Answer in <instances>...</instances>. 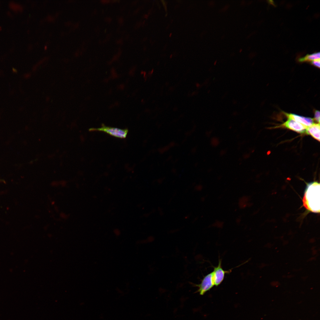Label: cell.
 <instances>
[{
  "label": "cell",
  "instance_id": "ffe728a7",
  "mask_svg": "<svg viewBox=\"0 0 320 320\" xmlns=\"http://www.w3.org/2000/svg\"><path fill=\"white\" fill-rule=\"evenodd\" d=\"M1 26H0V30H1Z\"/></svg>",
  "mask_w": 320,
  "mask_h": 320
},
{
  "label": "cell",
  "instance_id": "ba28073f",
  "mask_svg": "<svg viewBox=\"0 0 320 320\" xmlns=\"http://www.w3.org/2000/svg\"><path fill=\"white\" fill-rule=\"evenodd\" d=\"M320 52L314 53L311 55H308L303 57L299 59L300 62L313 61L320 60Z\"/></svg>",
  "mask_w": 320,
  "mask_h": 320
},
{
  "label": "cell",
  "instance_id": "ac0fdd59",
  "mask_svg": "<svg viewBox=\"0 0 320 320\" xmlns=\"http://www.w3.org/2000/svg\"><path fill=\"white\" fill-rule=\"evenodd\" d=\"M13 71H14V72H15V71H16V70H15V69H14V68H13Z\"/></svg>",
  "mask_w": 320,
  "mask_h": 320
},
{
  "label": "cell",
  "instance_id": "8992f818",
  "mask_svg": "<svg viewBox=\"0 0 320 320\" xmlns=\"http://www.w3.org/2000/svg\"><path fill=\"white\" fill-rule=\"evenodd\" d=\"M285 114L288 118L292 119L307 127H309L314 123V119L311 118L292 113H285Z\"/></svg>",
  "mask_w": 320,
  "mask_h": 320
},
{
  "label": "cell",
  "instance_id": "7c38bea8",
  "mask_svg": "<svg viewBox=\"0 0 320 320\" xmlns=\"http://www.w3.org/2000/svg\"><path fill=\"white\" fill-rule=\"evenodd\" d=\"M320 60H316L312 61L311 64L314 66L319 68L320 66Z\"/></svg>",
  "mask_w": 320,
  "mask_h": 320
},
{
  "label": "cell",
  "instance_id": "277c9868",
  "mask_svg": "<svg viewBox=\"0 0 320 320\" xmlns=\"http://www.w3.org/2000/svg\"><path fill=\"white\" fill-rule=\"evenodd\" d=\"M230 271L224 270L222 267L221 260H219L218 265L214 267L212 271L214 285L218 286L220 285L223 281L225 274L229 273Z\"/></svg>",
  "mask_w": 320,
  "mask_h": 320
},
{
  "label": "cell",
  "instance_id": "6da1fadb",
  "mask_svg": "<svg viewBox=\"0 0 320 320\" xmlns=\"http://www.w3.org/2000/svg\"><path fill=\"white\" fill-rule=\"evenodd\" d=\"M319 183L313 182L307 186L303 199L304 206L308 210L315 213L320 212Z\"/></svg>",
  "mask_w": 320,
  "mask_h": 320
},
{
  "label": "cell",
  "instance_id": "30bf717a",
  "mask_svg": "<svg viewBox=\"0 0 320 320\" xmlns=\"http://www.w3.org/2000/svg\"><path fill=\"white\" fill-rule=\"evenodd\" d=\"M170 148L169 145H166L159 148L158 151L159 153H163L168 151Z\"/></svg>",
  "mask_w": 320,
  "mask_h": 320
},
{
  "label": "cell",
  "instance_id": "5b68a950",
  "mask_svg": "<svg viewBox=\"0 0 320 320\" xmlns=\"http://www.w3.org/2000/svg\"><path fill=\"white\" fill-rule=\"evenodd\" d=\"M280 126L286 128L297 132L302 134L306 133L307 127L290 119L282 124Z\"/></svg>",
  "mask_w": 320,
  "mask_h": 320
},
{
  "label": "cell",
  "instance_id": "e0dca14e",
  "mask_svg": "<svg viewBox=\"0 0 320 320\" xmlns=\"http://www.w3.org/2000/svg\"><path fill=\"white\" fill-rule=\"evenodd\" d=\"M189 217V216L188 215H187V216H185V219H187V218H188V217Z\"/></svg>",
  "mask_w": 320,
  "mask_h": 320
},
{
  "label": "cell",
  "instance_id": "3957f363",
  "mask_svg": "<svg viewBox=\"0 0 320 320\" xmlns=\"http://www.w3.org/2000/svg\"><path fill=\"white\" fill-rule=\"evenodd\" d=\"M195 285L198 288L196 292H199L201 295L209 290L214 286L212 272L205 276L200 284Z\"/></svg>",
  "mask_w": 320,
  "mask_h": 320
},
{
  "label": "cell",
  "instance_id": "7a4b0ae2",
  "mask_svg": "<svg viewBox=\"0 0 320 320\" xmlns=\"http://www.w3.org/2000/svg\"><path fill=\"white\" fill-rule=\"evenodd\" d=\"M89 131L104 132L112 136L121 139L126 138L128 132L127 129H120L117 128L107 127L104 125H103L100 128H90Z\"/></svg>",
  "mask_w": 320,
  "mask_h": 320
},
{
  "label": "cell",
  "instance_id": "44dd1931",
  "mask_svg": "<svg viewBox=\"0 0 320 320\" xmlns=\"http://www.w3.org/2000/svg\"><path fill=\"white\" fill-rule=\"evenodd\" d=\"M1 180H0V181Z\"/></svg>",
  "mask_w": 320,
  "mask_h": 320
},
{
  "label": "cell",
  "instance_id": "9c48e42d",
  "mask_svg": "<svg viewBox=\"0 0 320 320\" xmlns=\"http://www.w3.org/2000/svg\"><path fill=\"white\" fill-rule=\"evenodd\" d=\"M9 5L10 8L15 11L17 10L22 11L23 9L22 5L13 2H10L9 3Z\"/></svg>",
  "mask_w": 320,
  "mask_h": 320
},
{
  "label": "cell",
  "instance_id": "2e32d148",
  "mask_svg": "<svg viewBox=\"0 0 320 320\" xmlns=\"http://www.w3.org/2000/svg\"><path fill=\"white\" fill-rule=\"evenodd\" d=\"M30 74H25V76L26 78H29L30 77Z\"/></svg>",
  "mask_w": 320,
  "mask_h": 320
},
{
  "label": "cell",
  "instance_id": "52a82bcc",
  "mask_svg": "<svg viewBox=\"0 0 320 320\" xmlns=\"http://www.w3.org/2000/svg\"><path fill=\"white\" fill-rule=\"evenodd\" d=\"M320 129L319 123H313L311 126L307 127L306 133L310 135L314 139L319 141Z\"/></svg>",
  "mask_w": 320,
  "mask_h": 320
},
{
  "label": "cell",
  "instance_id": "d6986e66",
  "mask_svg": "<svg viewBox=\"0 0 320 320\" xmlns=\"http://www.w3.org/2000/svg\"><path fill=\"white\" fill-rule=\"evenodd\" d=\"M216 61H215V63H214V65H215L216 64Z\"/></svg>",
  "mask_w": 320,
  "mask_h": 320
},
{
  "label": "cell",
  "instance_id": "4fadbf2b",
  "mask_svg": "<svg viewBox=\"0 0 320 320\" xmlns=\"http://www.w3.org/2000/svg\"><path fill=\"white\" fill-rule=\"evenodd\" d=\"M114 234L117 236H119L120 234V231L118 229H116L114 231Z\"/></svg>",
  "mask_w": 320,
  "mask_h": 320
},
{
  "label": "cell",
  "instance_id": "9a60e30c",
  "mask_svg": "<svg viewBox=\"0 0 320 320\" xmlns=\"http://www.w3.org/2000/svg\"><path fill=\"white\" fill-rule=\"evenodd\" d=\"M163 181V180L162 179H159L158 180V182L159 183H161Z\"/></svg>",
  "mask_w": 320,
  "mask_h": 320
},
{
  "label": "cell",
  "instance_id": "5bb4252c",
  "mask_svg": "<svg viewBox=\"0 0 320 320\" xmlns=\"http://www.w3.org/2000/svg\"><path fill=\"white\" fill-rule=\"evenodd\" d=\"M175 143H174V142H171L169 144V146L170 148H171V147H174V146H175Z\"/></svg>",
  "mask_w": 320,
  "mask_h": 320
},
{
  "label": "cell",
  "instance_id": "8fae6325",
  "mask_svg": "<svg viewBox=\"0 0 320 320\" xmlns=\"http://www.w3.org/2000/svg\"><path fill=\"white\" fill-rule=\"evenodd\" d=\"M315 120L318 123H319L320 122V112L318 111H316L314 113V118Z\"/></svg>",
  "mask_w": 320,
  "mask_h": 320
}]
</instances>
